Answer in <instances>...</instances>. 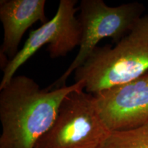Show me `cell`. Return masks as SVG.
<instances>
[{"label":"cell","instance_id":"7a4b0ae2","mask_svg":"<svg viewBox=\"0 0 148 148\" xmlns=\"http://www.w3.org/2000/svg\"><path fill=\"white\" fill-rule=\"evenodd\" d=\"M148 71V14L114 47H97L75 70V82L83 81L92 95L138 78Z\"/></svg>","mask_w":148,"mask_h":148},{"label":"cell","instance_id":"5b68a950","mask_svg":"<svg viewBox=\"0 0 148 148\" xmlns=\"http://www.w3.org/2000/svg\"><path fill=\"white\" fill-rule=\"evenodd\" d=\"M76 0H60L55 15L38 29L31 31L23 47L3 69L0 90L15 76L16 72L42 46L48 45L51 58L64 57L79 46L82 26L75 16Z\"/></svg>","mask_w":148,"mask_h":148},{"label":"cell","instance_id":"6da1fadb","mask_svg":"<svg viewBox=\"0 0 148 148\" xmlns=\"http://www.w3.org/2000/svg\"><path fill=\"white\" fill-rule=\"evenodd\" d=\"M77 89H84L83 81L41 89L31 77L14 76L0 90V148H34L53 125L64 98Z\"/></svg>","mask_w":148,"mask_h":148},{"label":"cell","instance_id":"3957f363","mask_svg":"<svg viewBox=\"0 0 148 148\" xmlns=\"http://www.w3.org/2000/svg\"><path fill=\"white\" fill-rule=\"evenodd\" d=\"M110 133L94 95L77 89L64 98L53 125L34 148H101Z\"/></svg>","mask_w":148,"mask_h":148},{"label":"cell","instance_id":"8992f818","mask_svg":"<svg viewBox=\"0 0 148 148\" xmlns=\"http://www.w3.org/2000/svg\"><path fill=\"white\" fill-rule=\"evenodd\" d=\"M94 96L99 114L111 132L148 123V71L134 80Z\"/></svg>","mask_w":148,"mask_h":148},{"label":"cell","instance_id":"52a82bcc","mask_svg":"<svg viewBox=\"0 0 148 148\" xmlns=\"http://www.w3.org/2000/svg\"><path fill=\"white\" fill-rule=\"evenodd\" d=\"M45 0H1L0 21L3 29L0 48L3 69L18 53V46L27 29L37 21H48Z\"/></svg>","mask_w":148,"mask_h":148},{"label":"cell","instance_id":"ba28073f","mask_svg":"<svg viewBox=\"0 0 148 148\" xmlns=\"http://www.w3.org/2000/svg\"><path fill=\"white\" fill-rule=\"evenodd\" d=\"M101 148H148V123L127 130L111 132Z\"/></svg>","mask_w":148,"mask_h":148},{"label":"cell","instance_id":"277c9868","mask_svg":"<svg viewBox=\"0 0 148 148\" xmlns=\"http://www.w3.org/2000/svg\"><path fill=\"white\" fill-rule=\"evenodd\" d=\"M77 16L82 26V38L78 53L67 69L47 88L66 86L68 77L80 67L103 38L117 43L133 28L145 10L138 2L109 6L103 0H82Z\"/></svg>","mask_w":148,"mask_h":148}]
</instances>
